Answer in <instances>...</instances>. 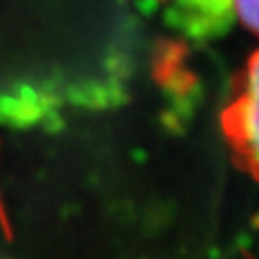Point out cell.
<instances>
[{
  "label": "cell",
  "instance_id": "2",
  "mask_svg": "<svg viewBox=\"0 0 259 259\" xmlns=\"http://www.w3.org/2000/svg\"><path fill=\"white\" fill-rule=\"evenodd\" d=\"M233 9L239 23L259 37V0H233Z\"/></svg>",
  "mask_w": 259,
  "mask_h": 259
},
{
  "label": "cell",
  "instance_id": "1",
  "mask_svg": "<svg viewBox=\"0 0 259 259\" xmlns=\"http://www.w3.org/2000/svg\"><path fill=\"white\" fill-rule=\"evenodd\" d=\"M227 137L247 169L259 178V51L251 55L225 112Z\"/></svg>",
  "mask_w": 259,
  "mask_h": 259
}]
</instances>
